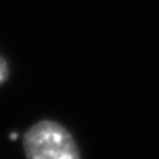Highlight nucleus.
<instances>
[{
  "label": "nucleus",
  "mask_w": 159,
  "mask_h": 159,
  "mask_svg": "<svg viewBox=\"0 0 159 159\" xmlns=\"http://www.w3.org/2000/svg\"><path fill=\"white\" fill-rule=\"evenodd\" d=\"M22 144L27 159H81L71 133L52 119L31 125L24 134Z\"/></svg>",
  "instance_id": "nucleus-1"
},
{
  "label": "nucleus",
  "mask_w": 159,
  "mask_h": 159,
  "mask_svg": "<svg viewBox=\"0 0 159 159\" xmlns=\"http://www.w3.org/2000/svg\"><path fill=\"white\" fill-rule=\"evenodd\" d=\"M9 77V66H7V62L5 61V57L0 56V85L5 83Z\"/></svg>",
  "instance_id": "nucleus-2"
},
{
  "label": "nucleus",
  "mask_w": 159,
  "mask_h": 159,
  "mask_svg": "<svg viewBox=\"0 0 159 159\" xmlns=\"http://www.w3.org/2000/svg\"><path fill=\"white\" fill-rule=\"evenodd\" d=\"M9 137H11L12 140H15V139H16V137H18V134H16V133H13V134H11V136H9Z\"/></svg>",
  "instance_id": "nucleus-3"
}]
</instances>
